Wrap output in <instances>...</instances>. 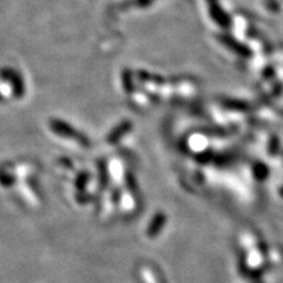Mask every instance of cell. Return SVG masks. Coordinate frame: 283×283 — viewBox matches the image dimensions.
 <instances>
[{"instance_id":"1","label":"cell","mask_w":283,"mask_h":283,"mask_svg":"<svg viewBox=\"0 0 283 283\" xmlns=\"http://www.w3.org/2000/svg\"><path fill=\"white\" fill-rule=\"evenodd\" d=\"M218 39L220 42L224 45L225 47H228L230 51H233L234 53H236L240 55L242 58H250L252 57L253 52L250 51V49L244 44H242L241 42H238L237 39H235L234 37H231L229 34H220L218 35Z\"/></svg>"},{"instance_id":"2","label":"cell","mask_w":283,"mask_h":283,"mask_svg":"<svg viewBox=\"0 0 283 283\" xmlns=\"http://www.w3.org/2000/svg\"><path fill=\"white\" fill-rule=\"evenodd\" d=\"M206 2H208L209 12L214 22L217 23L223 29H229L231 25V18L227 12L223 11L218 0H206Z\"/></svg>"}]
</instances>
